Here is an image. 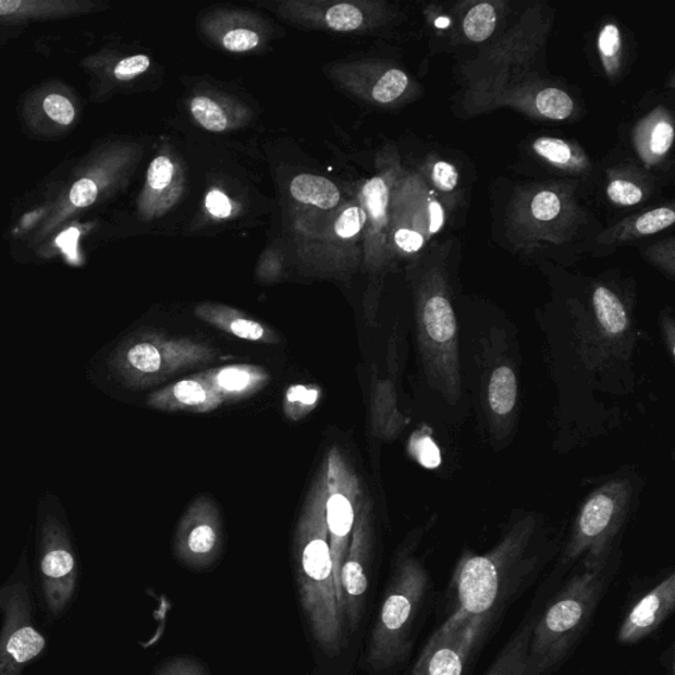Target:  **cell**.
I'll use <instances>...</instances> for the list:
<instances>
[{
    "instance_id": "1",
    "label": "cell",
    "mask_w": 675,
    "mask_h": 675,
    "mask_svg": "<svg viewBox=\"0 0 675 675\" xmlns=\"http://www.w3.org/2000/svg\"><path fill=\"white\" fill-rule=\"evenodd\" d=\"M550 555L552 550L541 545L532 528L518 527L491 552L462 560L450 586L454 603L449 616L496 621L536 582Z\"/></svg>"
},
{
    "instance_id": "2",
    "label": "cell",
    "mask_w": 675,
    "mask_h": 675,
    "mask_svg": "<svg viewBox=\"0 0 675 675\" xmlns=\"http://www.w3.org/2000/svg\"><path fill=\"white\" fill-rule=\"evenodd\" d=\"M327 478L318 472L304 505L293 540L299 603L312 640L330 658L345 648V623L338 608L327 524Z\"/></svg>"
},
{
    "instance_id": "3",
    "label": "cell",
    "mask_w": 675,
    "mask_h": 675,
    "mask_svg": "<svg viewBox=\"0 0 675 675\" xmlns=\"http://www.w3.org/2000/svg\"><path fill=\"white\" fill-rule=\"evenodd\" d=\"M615 574L611 559L585 564L553 593L536 614L524 675H552L566 664L589 634Z\"/></svg>"
},
{
    "instance_id": "4",
    "label": "cell",
    "mask_w": 675,
    "mask_h": 675,
    "mask_svg": "<svg viewBox=\"0 0 675 675\" xmlns=\"http://www.w3.org/2000/svg\"><path fill=\"white\" fill-rule=\"evenodd\" d=\"M430 589L421 560L412 554L397 560L367 643L366 665L371 671L391 673L409 659Z\"/></svg>"
},
{
    "instance_id": "5",
    "label": "cell",
    "mask_w": 675,
    "mask_h": 675,
    "mask_svg": "<svg viewBox=\"0 0 675 675\" xmlns=\"http://www.w3.org/2000/svg\"><path fill=\"white\" fill-rule=\"evenodd\" d=\"M217 355L208 343L187 336L152 333L124 348L122 370L134 384L148 386L187 368L211 364Z\"/></svg>"
},
{
    "instance_id": "6",
    "label": "cell",
    "mask_w": 675,
    "mask_h": 675,
    "mask_svg": "<svg viewBox=\"0 0 675 675\" xmlns=\"http://www.w3.org/2000/svg\"><path fill=\"white\" fill-rule=\"evenodd\" d=\"M327 478V524L336 589L338 608L343 618L341 570L361 500L359 479L340 449H330L323 462ZM345 623V618H343Z\"/></svg>"
},
{
    "instance_id": "7",
    "label": "cell",
    "mask_w": 675,
    "mask_h": 675,
    "mask_svg": "<svg viewBox=\"0 0 675 675\" xmlns=\"http://www.w3.org/2000/svg\"><path fill=\"white\" fill-rule=\"evenodd\" d=\"M491 617L447 616L429 637L410 675H464L468 660L490 633Z\"/></svg>"
},
{
    "instance_id": "8",
    "label": "cell",
    "mask_w": 675,
    "mask_h": 675,
    "mask_svg": "<svg viewBox=\"0 0 675 675\" xmlns=\"http://www.w3.org/2000/svg\"><path fill=\"white\" fill-rule=\"evenodd\" d=\"M0 610L4 611L0 675H21L24 666L46 648V639L33 624L27 587L14 585L0 591Z\"/></svg>"
},
{
    "instance_id": "9",
    "label": "cell",
    "mask_w": 675,
    "mask_h": 675,
    "mask_svg": "<svg viewBox=\"0 0 675 675\" xmlns=\"http://www.w3.org/2000/svg\"><path fill=\"white\" fill-rule=\"evenodd\" d=\"M223 547L220 508L214 500H195L181 517L173 540V553L185 567L202 572L216 564Z\"/></svg>"
},
{
    "instance_id": "10",
    "label": "cell",
    "mask_w": 675,
    "mask_h": 675,
    "mask_svg": "<svg viewBox=\"0 0 675 675\" xmlns=\"http://www.w3.org/2000/svg\"><path fill=\"white\" fill-rule=\"evenodd\" d=\"M371 555L370 510L361 499L347 555L341 570L343 618L352 633L358 628L366 609L368 586H370Z\"/></svg>"
},
{
    "instance_id": "11",
    "label": "cell",
    "mask_w": 675,
    "mask_h": 675,
    "mask_svg": "<svg viewBox=\"0 0 675 675\" xmlns=\"http://www.w3.org/2000/svg\"><path fill=\"white\" fill-rule=\"evenodd\" d=\"M675 610V574L668 573L634 603L617 630L623 647L637 646L653 636Z\"/></svg>"
},
{
    "instance_id": "12",
    "label": "cell",
    "mask_w": 675,
    "mask_h": 675,
    "mask_svg": "<svg viewBox=\"0 0 675 675\" xmlns=\"http://www.w3.org/2000/svg\"><path fill=\"white\" fill-rule=\"evenodd\" d=\"M40 562L44 598L52 615H60L76 590V560L64 541L48 540Z\"/></svg>"
},
{
    "instance_id": "13",
    "label": "cell",
    "mask_w": 675,
    "mask_h": 675,
    "mask_svg": "<svg viewBox=\"0 0 675 675\" xmlns=\"http://www.w3.org/2000/svg\"><path fill=\"white\" fill-rule=\"evenodd\" d=\"M196 377L208 384L223 404L251 398L271 381V375L265 368L247 364L210 368Z\"/></svg>"
},
{
    "instance_id": "14",
    "label": "cell",
    "mask_w": 675,
    "mask_h": 675,
    "mask_svg": "<svg viewBox=\"0 0 675 675\" xmlns=\"http://www.w3.org/2000/svg\"><path fill=\"white\" fill-rule=\"evenodd\" d=\"M148 405L159 410L204 415L221 408L223 403L208 384L193 375L192 378L179 380L152 393L148 398Z\"/></svg>"
},
{
    "instance_id": "15",
    "label": "cell",
    "mask_w": 675,
    "mask_h": 675,
    "mask_svg": "<svg viewBox=\"0 0 675 675\" xmlns=\"http://www.w3.org/2000/svg\"><path fill=\"white\" fill-rule=\"evenodd\" d=\"M195 312L199 320L240 340L261 345H278L280 342L277 331L230 306L202 304Z\"/></svg>"
},
{
    "instance_id": "16",
    "label": "cell",
    "mask_w": 675,
    "mask_h": 675,
    "mask_svg": "<svg viewBox=\"0 0 675 675\" xmlns=\"http://www.w3.org/2000/svg\"><path fill=\"white\" fill-rule=\"evenodd\" d=\"M536 614L525 616L520 627L504 643L496 659L492 661V664L483 675H524Z\"/></svg>"
},
{
    "instance_id": "17",
    "label": "cell",
    "mask_w": 675,
    "mask_h": 675,
    "mask_svg": "<svg viewBox=\"0 0 675 675\" xmlns=\"http://www.w3.org/2000/svg\"><path fill=\"white\" fill-rule=\"evenodd\" d=\"M425 333L439 345L452 343L456 333L454 310L449 299L441 293L427 298L422 306Z\"/></svg>"
},
{
    "instance_id": "18",
    "label": "cell",
    "mask_w": 675,
    "mask_h": 675,
    "mask_svg": "<svg viewBox=\"0 0 675 675\" xmlns=\"http://www.w3.org/2000/svg\"><path fill=\"white\" fill-rule=\"evenodd\" d=\"M675 222V212L672 208H658L643 212V214L633 218V220L624 221L621 226L609 231L604 240L609 243L612 241H628L637 236H647L659 234Z\"/></svg>"
},
{
    "instance_id": "19",
    "label": "cell",
    "mask_w": 675,
    "mask_h": 675,
    "mask_svg": "<svg viewBox=\"0 0 675 675\" xmlns=\"http://www.w3.org/2000/svg\"><path fill=\"white\" fill-rule=\"evenodd\" d=\"M292 196L298 202L315 205L322 210L335 208L341 199V193L330 180L312 176V174H299L291 184Z\"/></svg>"
},
{
    "instance_id": "20",
    "label": "cell",
    "mask_w": 675,
    "mask_h": 675,
    "mask_svg": "<svg viewBox=\"0 0 675 675\" xmlns=\"http://www.w3.org/2000/svg\"><path fill=\"white\" fill-rule=\"evenodd\" d=\"M593 308L603 329L610 334H621L627 328L628 318L621 299L608 287L599 286L592 297Z\"/></svg>"
},
{
    "instance_id": "21",
    "label": "cell",
    "mask_w": 675,
    "mask_h": 675,
    "mask_svg": "<svg viewBox=\"0 0 675 675\" xmlns=\"http://www.w3.org/2000/svg\"><path fill=\"white\" fill-rule=\"evenodd\" d=\"M489 400L493 412L499 416L511 414L517 400V380L510 367H499L492 373Z\"/></svg>"
},
{
    "instance_id": "22",
    "label": "cell",
    "mask_w": 675,
    "mask_h": 675,
    "mask_svg": "<svg viewBox=\"0 0 675 675\" xmlns=\"http://www.w3.org/2000/svg\"><path fill=\"white\" fill-rule=\"evenodd\" d=\"M322 390L317 384H293L285 392L284 415L291 421H299L308 417L320 404Z\"/></svg>"
},
{
    "instance_id": "23",
    "label": "cell",
    "mask_w": 675,
    "mask_h": 675,
    "mask_svg": "<svg viewBox=\"0 0 675 675\" xmlns=\"http://www.w3.org/2000/svg\"><path fill=\"white\" fill-rule=\"evenodd\" d=\"M533 151L553 167L579 171L585 164V158H580L570 144L557 137H540L533 143Z\"/></svg>"
},
{
    "instance_id": "24",
    "label": "cell",
    "mask_w": 675,
    "mask_h": 675,
    "mask_svg": "<svg viewBox=\"0 0 675 675\" xmlns=\"http://www.w3.org/2000/svg\"><path fill=\"white\" fill-rule=\"evenodd\" d=\"M498 10L492 3H479L467 12L462 23L467 40L483 42L489 40L498 26Z\"/></svg>"
},
{
    "instance_id": "25",
    "label": "cell",
    "mask_w": 675,
    "mask_h": 675,
    "mask_svg": "<svg viewBox=\"0 0 675 675\" xmlns=\"http://www.w3.org/2000/svg\"><path fill=\"white\" fill-rule=\"evenodd\" d=\"M535 106L541 116L552 121H564L572 116L575 105L566 91L557 87H547L537 93Z\"/></svg>"
},
{
    "instance_id": "26",
    "label": "cell",
    "mask_w": 675,
    "mask_h": 675,
    "mask_svg": "<svg viewBox=\"0 0 675 675\" xmlns=\"http://www.w3.org/2000/svg\"><path fill=\"white\" fill-rule=\"evenodd\" d=\"M192 114L205 130L211 133H222L229 126L226 114L221 106L208 97H197L192 101Z\"/></svg>"
},
{
    "instance_id": "27",
    "label": "cell",
    "mask_w": 675,
    "mask_h": 675,
    "mask_svg": "<svg viewBox=\"0 0 675 675\" xmlns=\"http://www.w3.org/2000/svg\"><path fill=\"white\" fill-rule=\"evenodd\" d=\"M364 196L367 210L370 212L373 223L381 226L386 220V209H389V185H386L383 179L375 177L365 185Z\"/></svg>"
},
{
    "instance_id": "28",
    "label": "cell",
    "mask_w": 675,
    "mask_h": 675,
    "mask_svg": "<svg viewBox=\"0 0 675 675\" xmlns=\"http://www.w3.org/2000/svg\"><path fill=\"white\" fill-rule=\"evenodd\" d=\"M409 86V78L403 71L391 69L380 77L372 90L375 101L379 103H391L402 97Z\"/></svg>"
},
{
    "instance_id": "29",
    "label": "cell",
    "mask_w": 675,
    "mask_h": 675,
    "mask_svg": "<svg viewBox=\"0 0 675 675\" xmlns=\"http://www.w3.org/2000/svg\"><path fill=\"white\" fill-rule=\"evenodd\" d=\"M599 52L602 54L605 69L609 73H614L617 69V61L621 58L622 36L621 29L615 24H605L600 30L598 39Z\"/></svg>"
},
{
    "instance_id": "30",
    "label": "cell",
    "mask_w": 675,
    "mask_h": 675,
    "mask_svg": "<svg viewBox=\"0 0 675 675\" xmlns=\"http://www.w3.org/2000/svg\"><path fill=\"white\" fill-rule=\"evenodd\" d=\"M674 128L671 121L661 118L652 124L647 139V149L650 156L655 159L664 158L673 146Z\"/></svg>"
},
{
    "instance_id": "31",
    "label": "cell",
    "mask_w": 675,
    "mask_h": 675,
    "mask_svg": "<svg viewBox=\"0 0 675 675\" xmlns=\"http://www.w3.org/2000/svg\"><path fill=\"white\" fill-rule=\"evenodd\" d=\"M564 211V201L559 193L542 191L537 193L530 202V216L539 222H552L557 220Z\"/></svg>"
},
{
    "instance_id": "32",
    "label": "cell",
    "mask_w": 675,
    "mask_h": 675,
    "mask_svg": "<svg viewBox=\"0 0 675 675\" xmlns=\"http://www.w3.org/2000/svg\"><path fill=\"white\" fill-rule=\"evenodd\" d=\"M327 23L331 29L352 33L364 24V14L352 4H336L327 12Z\"/></svg>"
},
{
    "instance_id": "33",
    "label": "cell",
    "mask_w": 675,
    "mask_h": 675,
    "mask_svg": "<svg viewBox=\"0 0 675 675\" xmlns=\"http://www.w3.org/2000/svg\"><path fill=\"white\" fill-rule=\"evenodd\" d=\"M410 453L418 461V464L429 470L440 467L441 452L437 443L429 435L417 433L410 440Z\"/></svg>"
},
{
    "instance_id": "34",
    "label": "cell",
    "mask_w": 675,
    "mask_h": 675,
    "mask_svg": "<svg viewBox=\"0 0 675 675\" xmlns=\"http://www.w3.org/2000/svg\"><path fill=\"white\" fill-rule=\"evenodd\" d=\"M608 196L611 202L618 206H635L642 201L643 191L634 181L617 179L609 184Z\"/></svg>"
},
{
    "instance_id": "35",
    "label": "cell",
    "mask_w": 675,
    "mask_h": 675,
    "mask_svg": "<svg viewBox=\"0 0 675 675\" xmlns=\"http://www.w3.org/2000/svg\"><path fill=\"white\" fill-rule=\"evenodd\" d=\"M366 220V211L359 208V206H354V208L343 211V214L338 218L335 233L338 236L343 237V240H349V237H354L360 233V230L365 226Z\"/></svg>"
},
{
    "instance_id": "36",
    "label": "cell",
    "mask_w": 675,
    "mask_h": 675,
    "mask_svg": "<svg viewBox=\"0 0 675 675\" xmlns=\"http://www.w3.org/2000/svg\"><path fill=\"white\" fill-rule=\"evenodd\" d=\"M44 110H46L49 118L62 124V126L71 124L74 121V116H76L73 105L65 97L59 96V94H51V96L46 98Z\"/></svg>"
},
{
    "instance_id": "37",
    "label": "cell",
    "mask_w": 675,
    "mask_h": 675,
    "mask_svg": "<svg viewBox=\"0 0 675 675\" xmlns=\"http://www.w3.org/2000/svg\"><path fill=\"white\" fill-rule=\"evenodd\" d=\"M430 177L437 189L453 192L458 186L459 174L453 164L447 161H437L430 168Z\"/></svg>"
},
{
    "instance_id": "38",
    "label": "cell",
    "mask_w": 675,
    "mask_h": 675,
    "mask_svg": "<svg viewBox=\"0 0 675 675\" xmlns=\"http://www.w3.org/2000/svg\"><path fill=\"white\" fill-rule=\"evenodd\" d=\"M155 675H209V672L197 660L176 658L162 664Z\"/></svg>"
},
{
    "instance_id": "39",
    "label": "cell",
    "mask_w": 675,
    "mask_h": 675,
    "mask_svg": "<svg viewBox=\"0 0 675 675\" xmlns=\"http://www.w3.org/2000/svg\"><path fill=\"white\" fill-rule=\"evenodd\" d=\"M174 165L165 156H159L148 169V184L155 191H164L172 183Z\"/></svg>"
},
{
    "instance_id": "40",
    "label": "cell",
    "mask_w": 675,
    "mask_h": 675,
    "mask_svg": "<svg viewBox=\"0 0 675 675\" xmlns=\"http://www.w3.org/2000/svg\"><path fill=\"white\" fill-rule=\"evenodd\" d=\"M259 36L249 29H233L223 37V46L230 52L242 53L251 51L259 46Z\"/></svg>"
},
{
    "instance_id": "41",
    "label": "cell",
    "mask_w": 675,
    "mask_h": 675,
    "mask_svg": "<svg viewBox=\"0 0 675 675\" xmlns=\"http://www.w3.org/2000/svg\"><path fill=\"white\" fill-rule=\"evenodd\" d=\"M151 61L144 54L134 56L119 62L115 68V77L121 81H130L137 76H140L144 72L148 71Z\"/></svg>"
},
{
    "instance_id": "42",
    "label": "cell",
    "mask_w": 675,
    "mask_h": 675,
    "mask_svg": "<svg viewBox=\"0 0 675 675\" xmlns=\"http://www.w3.org/2000/svg\"><path fill=\"white\" fill-rule=\"evenodd\" d=\"M98 197V187L94 181L83 179L73 185L71 191V201L77 208H86L96 202Z\"/></svg>"
},
{
    "instance_id": "43",
    "label": "cell",
    "mask_w": 675,
    "mask_h": 675,
    "mask_svg": "<svg viewBox=\"0 0 675 675\" xmlns=\"http://www.w3.org/2000/svg\"><path fill=\"white\" fill-rule=\"evenodd\" d=\"M393 241H395L396 246L405 254H417L421 251L425 243H427V240H425L421 234L408 229L396 230L395 235H393Z\"/></svg>"
},
{
    "instance_id": "44",
    "label": "cell",
    "mask_w": 675,
    "mask_h": 675,
    "mask_svg": "<svg viewBox=\"0 0 675 675\" xmlns=\"http://www.w3.org/2000/svg\"><path fill=\"white\" fill-rule=\"evenodd\" d=\"M206 209L209 210L211 216L217 218H228L233 211V205L224 193L218 189H212L209 195L206 196Z\"/></svg>"
},
{
    "instance_id": "45",
    "label": "cell",
    "mask_w": 675,
    "mask_h": 675,
    "mask_svg": "<svg viewBox=\"0 0 675 675\" xmlns=\"http://www.w3.org/2000/svg\"><path fill=\"white\" fill-rule=\"evenodd\" d=\"M21 5V0H0V16L14 14Z\"/></svg>"
},
{
    "instance_id": "46",
    "label": "cell",
    "mask_w": 675,
    "mask_h": 675,
    "mask_svg": "<svg viewBox=\"0 0 675 675\" xmlns=\"http://www.w3.org/2000/svg\"><path fill=\"white\" fill-rule=\"evenodd\" d=\"M674 646H671V648H668L667 652L664 653V658H665V667L668 668V673L667 675H674Z\"/></svg>"
}]
</instances>
